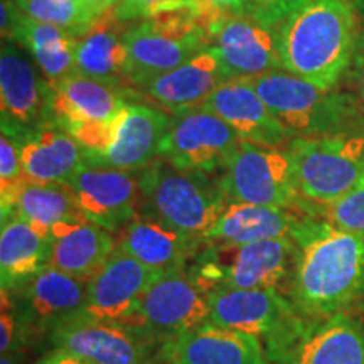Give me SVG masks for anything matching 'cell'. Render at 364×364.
<instances>
[{"label":"cell","mask_w":364,"mask_h":364,"mask_svg":"<svg viewBox=\"0 0 364 364\" xmlns=\"http://www.w3.org/2000/svg\"><path fill=\"white\" fill-rule=\"evenodd\" d=\"M290 300L304 317L348 311L364 297V233L324 218H297Z\"/></svg>","instance_id":"cell-1"},{"label":"cell","mask_w":364,"mask_h":364,"mask_svg":"<svg viewBox=\"0 0 364 364\" xmlns=\"http://www.w3.org/2000/svg\"><path fill=\"white\" fill-rule=\"evenodd\" d=\"M282 70L332 90L351 65L356 16L348 0H309L279 26Z\"/></svg>","instance_id":"cell-2"},{"label":"cell","mask_w":364,"mask_h":364,"mask_svg":"<svg viewBox=\"0 0 364 364\" xmlns=\"http://www.w3.org/2000/svg\"><path fill=\"white\" fill-rule=\"evenodd\" d=\"M240 80L257 90L290 139L364 132L363 113L353 95L318 88L284 70Z\"/></svg>","instance_id":"cell-3"},{"label":"cell","mask_w":364,"mask_h":364,"mask_svg":"<svg viewBox=\"0 0 364 364\" xmlns=\"http://www.w3.org/2000/svg\"><path fill=\"white\" fill-rule=\"evenodd\" d=\"M136 177L140 215L156 218L198 240H204L230 203L208 174L182 172L164 157L136 172Z\"/></svg>","instance_id":"cell-4"},{"label":"cell","mask_w":364,"mask_h":364,"mask_svg":"<svg viewBox=\"0 0 364 364\" xmlns=\"http://www.w3.org/2000/svg\"><path fill=\"white\" fill-rule=\"evenodd\" d=\"M189 270L206 292L228 289H277L292 275L294 241L279 238L233 245L204 241Z\"/></svg>","instance_id":"cell-5"},{"label":"cell","mask_w":364,"mask_h":364,"mask_svg":"<svg viewBox=\"0 0 364 364\" xmlns=\"http://www.w3.org/2000/svg\"><path fill=\"white\" fill-rule=\"evenodd\" d=\"M294 162L299 208L327 206L354 189L364 177V132L292 139L287 145Z\"/></svg>","instance_id":"cell-6"},{"label":"cell","mask_w":364,"mask_h":364,"mask_svg":"<svg viewBox=\"0 0 364 364\" xmlns=\"http://www.w3.org/2000/svg\"><path fill=\"white\" fill-rule=\"evenodd\" d=\"M125 43L129 85L142 90L208 48L209 39L193 9H184L130 22Z\"/></svg>","instance_id":"cell-7"},{"label":"cell","mask_w":364,"mask_h":364,"mask_svg":"<svg viewBox=\"0 0 364 364\" xmlns=\"http://www.w3.org/2000/svg\"><path fill=\"white\" fill-rule=\"evenodd\" d=\"M268 343L273 364H364V317L348 311L295 317Z\"/></svg>","instance_id":"cell-8"},{"label":"cell","mask_w":364,"mask_h":364,"mask_svg":"<svg viewBox=\"0 0 364 364\" xmlns=\"http://www.w3.org/2000/svg\"><path fill=\"white\" fill-rule=\"evenodd\" d=\"M228 201L294 208L300 198L289 150L240 142L218 181Z\"/></svg>","instance_id":"cell-9"},{"label":"cell","mask_w":364,"mask_h":364,"mask_svg":"<svg viewBox=\"0 0 364 364\" xmlns=\"http://www.w3.org/2000/svg\"><path fill=\"white\" fill-rule=\"evenodd\" d=\"M208 292L182 268L157 273L140 299L129 326L164 341L208 324Z\"/></svg>","instance_id":"cell-10"},{"label":"cell","mask_w":364,"mask_h":364,"mask_svg":"<svg viewBox=\"0 0 364 364\" xmlns=\"http://www.w3.org/2000/svg\"><path fill=\"white\" fill-rule=\"evenodd\" d=\"M49 336L54 348L76 354L91 364H156L159 361L152 336L127 324L75 316Z\"/></svg>","instance_id":"cell-11"},{"label":"cell","mask_w":364,"mask_h":364,"mask_svg":"<svg viewBox=\"0 0 364 364\" xmlns=\"http://www.w3.org/2000/svg\"><path fill=\"white\" fill-rule=\"evenodd\" d=\"M241 140L215 113L194 108L172 118L162 157L182 172L209 174L223 169Z\"/></svg>","instance_id":"cell-12"},{"label":"cell","mask_w":364,"mask_h":364,"mask_svg":"<svg viewBox=\"0 0 364 364\" xmlns=\"http://www.w3.org/2000/svg\"><path fill=\"white\" fill-rule=\"evenodd\" d=\"M135 174L86 164L66 186L85 220L118 233L140 213V188Z\"/></svg>","instance_id":"cell-13"},{"label":"cell","mask_w":364,"mask_h":364,"mask_svg":"<svg viewBox=\"0 0 364 364\" xmlns=\"http://www.w3.org/2000/svg\"><path fill=\"white\" fill-rule=\"evenodd\" d=\"M14 297L22 341L51 332L78 316L86 302L88 280L76 279L53 267L43 270L16 290Z\"/></svg>","instance_id":"cell-14"},{"label":"cell","mask_w":364,"mask_h":364,"mask_svg":"<svg viewBox=\"0 0 364 364\" xmlns=\"http://www.w3.org/2000/svg\"><path fill=\"white\" fill-rule=\"evenodd\" d=\"M0 115L2 132L12 139L49 124L48 81L39 80L14 39L4 41L0 54Z\"/></svg>","instance_id":"cell-15"},{"label":"cell","mask_w":364,"mask_h":364,"mask_svg":"<svg viewBox=\"0 0 364 364\" xmlns=\"http://www.w3.org/2000/svg\"><path fill=\"white\" fill-rule=\"evenodd\" d=\"M208 324L275 339L292 324L297 309L277 289L209 290Z\"/></svg>","instance_id":"cell-16"},{"label":"cell","mask_w":364,"mask_h":364,"mask_svg":"<svg viewBox=\"0 0 364 364\" xmlns=\"http://www.w3.org/2000/svg\"><path fill=\"white\" fill-rule=\"evenodd\" d=\"M162 364H273L258 336L204 324L157 346Z\"/></svg>","instance_id":"cell-17"},{"label":"cell","mask_w":364,"mask_h":364,"mask_svg":"<svg viewBox=\"0 0 364 364\" xmlns=\"http://www.w3.org/2000/svg\"><path fill=\"white\" fill-rule=\"evenodd\" d=\"M157 273L161 272L150 270L117 248L102 270L88 280L86 302L78 316L129 326Z\"/></svg>","instance_id":"cell-18"},{"label":"cell","mask_w":364,"mask_h":364,"mask_svg":"<svg viewBox=\"0 0 364 364\" xmlns=\"http://www.w3.org/2000/svg\"><path fill=\"white\" fill-rule=\"evenodd\" d=\"M209 46L216 49L235 80L253 78L282 70L279 34L252 17L225 16L206 29Z\"/></svg>","instance_id":"cell-19"},{"label":"cell","mask_w":364,"mask_h":364,"mask_svg":"<svg viewBox=\"0 0 364 364\" xmlns=\"http://www.w3.org/2000/svg\"><path fill=\"white\" fill-rule=\"evenodd\" d=\"M127 103L120 88L76 71L61 80L48 81L49 124L66 132L112 120Z\"/></svg>","instance_id":"cell-20"},{"label":"cell","mask_w":364,"mask_h":364,"mask_svg":"<svg viewBox=\"0 0 364 364\" xmlns=\"http://www.w3.org/2000/svg\"><path fill=\"white\" fill-rule=\"evenodd\" d=\"M199 108L220 117L241 142L275 149L290 144V135L273 117L257 90L245 80L228 81L204 100Z\"/></svg>","instance_id":"cell-21"},{"label":"cell","mask_w":364,"mask_h":364,"mask_svg":"<svg viewBox=\"0 0 364 364\" xmlns=\"http://www.w3.org/2000/svg\"><path fill=\"white\" fill-rule=\"evenodd\" d=\"M235 80L213 46L182 63L181 66L145 85V97L176 115L201 107L208 97L228 81Z\"/></svg>","instance_id":"cell-22"},{"label":"cell","mask_w":364,"mask_h":364,"mask_svg":"<svg viewBox=\"0 0 364 364\" xmlns=\"http://www.w3.org/2000/svg\"><path fill=\"white\" fill-rule=\"evenodd\" d=\"M172 118L147 105L129 103L117 140L107 152L86 154V164L139 172L162 157V145L171 130Z\"/></svg>","instance_id":"cell-23"},{"label":"cell","mask_w":364,"mask_h":364,"mask_svg":"<svg viewBox=\"0 0 364 364\" xmlns=\"http://www.w3.org/2000/svg\"><path fill=\"white\" fill-rule=\"evenodd\" d=\"M203 243L204 240L181 233L166 223L140 213L117 236L118 250L156 272L186 268Z\"/></svg>","instance_id":"cell-24"},{"label":"cell","mask_w":364,"mask_h":364,"mask_svg":"<svg viewBox=\"0 0 364 364\" xmlns=\"http://www.w3.org/2000/svg\"><path fill=\"white\" fill-rule=\"evenodd\" d=\"M49 265L81 280L93 279L117 250L113 233L85 218L58 223L49 231Z\"/></svg>","instance_id":"cell-25"},{"label":"cell","mask_w":364,"mask_h":364,"mask_svg":"<svg viewBox=\"0 0 364 364\" xmlns=\"http://www.w3.org/2000/svg\"><path fill=\"white\" fill-rule=\"evenodd\" d=\"M129 26L130 22L120 21L115 16V9L102 14L97 22L78 38L75 53L76 73L117 88L129 83V51L125 43Z\"/></svg>","instance_id":"cell-26"},{"label":"cell","mask_w":364,"mask_h":364,"mask_svg":"<svg viewBox=\"0 0 364 364\" xmlns=\"http://www.w3.org/2000/svg\"><path fill=\"white\" fill-rule=\"evenodd\" d=\"M26 177L66 184L86 166V150L61 127L48 124L16 139Z\"/></svg>","instance_id":"cell-27"},{"label":"cell","mask_w":364,"mask_h":364,"mask_svg":"<svg viewBox=\"0 0 364 364\" xmlns=\"http://www.w3.org/2000/svg\"><path fill=\"white\" fill-rule=\"evenodd\" d=\"M297 218L287 208L230 201L204 236V241L247 245L290 238Z\"/></svg>","instance_id":"cell-28"},{"label":"cell","mask_w":364,"mask_h":364,"mask_svg":"<svg viewBox=\"0 0 364 364\" xmlns=\"http://www.w3.org/2000/svg\"><path fill=\"white\" fill-rule=\"evenodd\" d=\"M51 241L33 225L14 216L0 231V282L2 290L16 292L49 265Z\"/></svg>","instance_id":"cell-29"},{"label":"cell","mask_w":364,"mask_h":364,"mask_svg":"<svg viewBox=\"0 0 364 364\" xmlns=\"http://www.w3.org/2000/svg\"><path fill=\"white\" fill-rule=\"evenodd\" d=\"M9 39L16 41L31 54L48 81L61 80L76 71L75 53L78 38L61 27L34 21L19 11Z\"/></svg>","instance_id":"cell-30"},{"label":"cell","mask_w":364,"mask_h":364,"mask_svg":"<svg viewBox=\"0 0 364 364\" xmlns=\"http://www.w3.org/2000/svg\"><path fill=\"white\" fill-rule=\"evenodd\" d=\"M14 216L33 225L49 238V231L58 223L78 220L81 213L76 206L70 188L61 182L29 181L17 196Z\"/></svg>","instance_id":"cell-31"},{"label":"cell","mask_w":364,"mask_h":364,"mask_svg":"<svg viewBox=\"0 0 364 364\" xmlns=\"http://www.w3.org/2000/svg\"><path fill=\"white\" fill-rule=\"evenodd\" d=\"M19 11L31 19L61 27L76 38L83 36L98 19V14L81 0H14Z\"/></svg>","instance_id":"cell-32"},{"label":"cell","mask_w":364,"mask_h":364,"mask_svg":"<svg viewBox=\"0 0 364 364\" xmlns=\"http://www.w3.org/2000/svg\"><path fill=\"white\" fill-rule=\"evenodd\" d=\"M27 182L24 167H22L19 145L16 139L4 134L0 136V209L2 223L14 218L17 196L22 186Z\"/></svg>","instance_id":"cell-33"},{"label":"cell","mask_w":364,"mask_h":364,"mask_svg":"<svg viewBox=\"0 0 364 364\" xmlns=\"http://www.w3.org/2000/svg\"><path fill=\"white\" fill-rule=\"evenodd\" d=\"M302 211L311 216L324 218L344 230L364 233V177L354 189L344 194L338 201L327 206H309L304 204Z\"/></svg>","instance_id":"cell-34"},{"label":"cell","mask_w":364,"mask_h":364,"mask_svg":"<svg viewBox=\"0 0 364 364\" xmlns=\"http://www.w3.org/2000/svg\"><path fill=\"white\" fill-rule=\"evenodd\" d=\"M184 9L194 11V0H120L115 7V16L120 21L135 22Z\"/></svg>","instance_id":"cell-35"},{"label":"cell","mask_w":364,"mask_h":364,"mask_svg":"<svg viewBox=\"0 0 364 364\" xmlns=\"http://www.w3.org/2000/svg\"><path fill=\"white\" fill-rule=\"evenodd\" d=\"M253 0H194V14L203 29L225 16L252 17Z\"/></svg>","instance_id":"cell-36"},{"label":"cell","mask_w":364,"mask_h":364,"mask_svg":"<svg viewBox=\"0 0 364 364\" xmlns=\"http://www.w3.org/2000/svg\"><path fill=\"white\" fill-rule=\"evenodd\" d=\"M0 311H2L0 312V351H2V354L17 353L24 341H22V331L12 292L2 290V307H0Z\"/></svg>","instance_id":"cell-37"},{"label":"cell","mask_w":364,"mask_h":364,"mask_svg":"<svg viewBox=\"0 0 364 364\" xmlns=\"http://www.w3.org/2000/svg\"><path fill=\"white\" fill-rule=\"evenodd\" d=\"M309 0H253L252 19L267 27H277Z\"/></svg>","instance_id":"cell-38"},{"label":"cell","mask_w":364,"mask_h":364,"mask_svg":"<svg viewBox=\"0 0 364 364\" xmlns=\"http://www.w3.org/2000/svg\"><path fill=\"white\" fill-rule=\"evenodd\" d=\"M348 73L354 90L353 97L356 98L358 107L364 118V33L358 36L356 49H354V56L351 65L348 68Z\"/></svg>","instance_id":"cell-39"},{"label":"cell","mask_w":364,"mask_h":364,"mask_svg":"<svg viewBox=\"0 0 364 364\" xmlns=\"http://www.w3.org/2000/svg\"><path fill=\"white\" fill-rule=\"evenodd\" d=\"M38 364H91L86 359L76 356V354L68 353L65 349H54L53 353L46 354Z\"/></svg>","instance_id":"cell-40"},{"label":"cell","mask_w":364,"mask_h":364,"mask_svg":"<svg viewBox=\"0 0 364 364\" xmlns=\"http://www.w3.org/2000/svg\"><path fill=\"white\" fill-rule=\"evenodd\" d=\"M81 2H83L86 7H90L93 12H97L98 16H102L105 12L113 11L120 0H81Z\"/></svg>","instance_id":"cell-41"},{"label":"cell","mask_w":364,"mask_h":364,"mask_svg":"<svg viewBox=\"0 0 364 364\" xmlns=\"http://www.w3.org/2000/svg\"><path fill=\"white\" fill-rule=\"evenodd\" d=\"M17 353H19V351H17ZM17 353L2 354V359H0V364H19V358H17Z\"/></svg>","instance_id":"cell-42"},{"label":"cell","mask_w":364,"mask_h":364,"mask_svg":"<svg viewBox=\"0 0 364 364\" xmlns=\"http://www.w3.org/2000/svg\"><path fill=\"white\" fill-rule=\"evenodd\" d=\"M356 7H358V11L361 12V16H364V0H358Z\"/></svg>","instance_id":"cell-43"}]
</instances>
